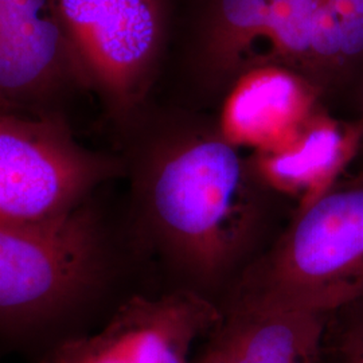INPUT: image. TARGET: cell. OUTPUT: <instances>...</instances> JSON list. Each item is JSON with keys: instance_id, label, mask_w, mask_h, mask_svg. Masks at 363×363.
Masks as SVG:
<instances>
[{"instance_id": "6da1fadb", "label": "cell", "mask_w": 363, "mask_h": 363, "mask_svg": "<svg viewBox=\"0 0 363 363\" xmlns=\"http://www.w3.org/2000/svg\"><path fill=\"white\" fill-rule=\"evenodd\" d=\"M253 184L223 136L159 147L133 179L139 232L201 294L226 279L255 241L261 203Z\"/></svg>"}, {"instance_id": "7a4b0ae2", "label": "cell", "mask_w": 363, "mask_h": 363, "mask_svg": "<svg viewBox=\"0 0 363 363\" xmlns=\"http://www.w3.org/2000/svg\"><path fill=\"white\" fill-rule=\"evenodd\" d=\"M103 220L91 201L58 222L0 225V334L28 340L79 335L112 276Z\"/></svg>"}, {"instance_id": "3957f363", "label": "cell", "mask_w": 363, "mask_h": 363, "mask_svg": "<svg viewBox=\"0 0 363 363\" xmlns=\"http://www.w3.org/2000/svg\"><path fill=\"white\" fill-rule=\"evenodd\" d=\"M363 298V169L298 208L241 274L230 308L331 315Z\"/></svg>"}, {"instance_id": "277c9868", "label": "cell", "mask_w": 363, "mask_h": 363, "mask_svg": "<svg viewBox=\"0 0 363 363\" xmlns=\"http://www.w3.org/2000/svg\"><path fill=\"white\" fill-rule=\"evenodd\" d=\"M118 171L115 160L79 145L62 117L25 111L0 116V225L64 220Z\"/></svg>"}, {"instance_id": "5b68a950", "label": "cell", "mask_w": 363, "mask_h": 363, "mask_svg": "<svg viewBox=\"0 0 363 363\" xmlns=\"http://www.w3.org/2000/svg\"><path fill=\"white\" fill-rule=\"evenodd\" d=\"M222 316L205 295L187 288L135 295L103 328L58 342L40 363H190L195 342L211 335Z\"/></svg>"}, {"instance_id": "8992f818", "label": "cell", "mask_w": 363, "mask_h": 363, "mask_svg": "<svg viewBox=\"0 0 363 363\" xmlns=\"http://www.w3.org/2000/svg\"><path fill=\"white\" fill-rule=\"evenodd\" d=\"M79 74L117 112L142 94L160 37L157 0H54Z\"/></svg>"}, {"instance_id": "52a82bcc", "label": "cell", "mask_w": 363, "mask_h": 363, "mask_svg": "<svg viewBox=\"0 0 363 363\" xmlns=\"http://www.w3.org/2000/svg\"><path fill=\"white\" fill-rule=\"evenodd\" d=\"M79 74L54 0H0V100L18 111Z\"/></svg>"}, {"instance_id": "ba28073f", "label": "cell", "mask_w": 363, "mask_h": 363, "mask_svg": "<svg viewBox=\"0 0 363 363\" xmlns=\"http://www.w3.org/2000/svg\"><path fill=\"white\" fill-rule=\"evenodd\" d=\"M362 127L315 113L288 143L259 152L256 174L261 184L296 199L306 208L345 177L362 148Z\"/></svg>"}, {"instance_id": "9c48e42d", "label": "cell", "mask_w": 363, "mask_h": 363, "mask_svg": "<svg viewBox=\"0 0 363 363\" xmlns=\"http://www.w3.org/2000/svg\"><path fill=\"white\" fill-rule=\"evenodd\" d=\"M328 318L323 312L230 308L208 349L220 363H323Z\"/></svg>"}, {"instance_id": "30bf717a", "label": "cell", "mask_w": 363, "mask_h": 363, "mask_svg": "<svg viewBox=\"0 0 363 363\" xmlns=\"http://www.w3.org/2000/svg\"><path fill=\"white\" fill-rule=\"evenodd\" d=\"M315 97L298 78L277 69L244 78L229 97L223 138L234 145L272 151L291 142L315 115Z\"/></svg>"}, {"instance_id": "8fae6325", "label": "cell", "mask_w": 363, "mask_h": 363, "mask_svg": "<svg viewBox=\"0 0 363 363\" xmlns=\"http://www.w3.org/2000/svg\"><path fill=\"white\" fill-rule=\"evenodd\" d=\"M323 0H220L222 31L234 46L269 40L289 61L313 66V42Z\"/></svg>"}, {"instance_id": "7c38bea8", "label": "cell", "mask_w": 363, "mask_h": 363, "mask_svg": "<svg viewBox=\"0 0 363 363\" xmlns=\"http://www.w3.org/2000/svg\"><path fill=\"white\" fill-rule=\"evenodd\" d=\"M313 67L327 79L363 64V0H323L313 42Z\"/></svg>"}, {"instance_id": "4fadbf2b", "label": "cell", "mask_w": 363, "mask_h": 363, "mask_svg": "<svg viewBox=\"0 0 363 363\" xmlns=\"http://www.w3.org/2000/svg\"><path fill=\"white\" fill-rule=\"evenodd\" d=\"M325 337L335 363H363V298L330 315Z\"/></svg>"}, {"instance_id": "5bb4252c", "label": "cell", "mask_w": 363, "mask_h": 363, "mask_svg": "<svg viewBox=\"0 0 363 363\" xmlns=\"http://www.w3.org/2000/svg\"><path fill=\"white\" fill-rule=\"evenodd\" d=\"M198 363H220V361L218 359V357L208 349V350L206 351V354H205V357Z\"/></svg>"}, {"instance_id": "9a60e30c", "label": "cell", "mask_w": 363, "mask_h": 363, "mask_svg": "<svg viewBox=\"0 0 363 363\" xmlns=\"http://www.w3.org/2000/svg\"><path fill=\"white\" fill-rule=\"evenodd\" d=\"M10 111H18V109H15L13 106H10V105L6 104V103H3V101L0 100V116H3L4 113H7V112H10Z\"/></svg>"}, {"instance_id": "2e32d148", "label": "cell", "mask_w": 363, "mask_h": 363, "mask_svg": "<svg viewBox=\"0 0 363 363\" xmlns=\"http://www.w3.org/2000/svg\"><path fill=\"white\" fill-rule=\"evenodd\" d=\"M359 123H361V127H362V133H363V91H362V113H361V117H359V120H358ZM361 154H363V136H362V148H361ZM359 154V155H361Z\"/></svg>"}]
</instances>
